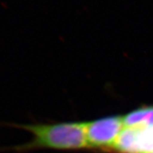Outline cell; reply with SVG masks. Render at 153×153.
<instances>
[{"instance_id":"cell-1","label":"cell","mask_w":153,"mask_h":153,"mask_svg":"<svg viewBox=\"0 0 153 153\" xmlns=\"http://www.w3.org/2000/svg\"><path fill=\"white\" fill-rule=\"evenodd\" d=\"M17 127L29 131L33 134V141L15 147L14 149L24 151L37 147L58 149H75L88 146L85 134V123H60L54 124H0V126Z\"/></svg>"},{"instance_id":"cell-2","label":"cell","mask_w":153,"mask_h":153,"mask_svg":"<svg viewBox=\"0 0 153 153\" xmlns=\"http://www.w3.org/2000/svg\"><path fill=\"white\" fill-rule=\"evenodd\" d=\"M124 128V119L119 116L107 117L85 123L88 146L114 148Z\"/></svg>"},{"instance_id":"cell-3","label":"cell","mask_w":153,"mask_h":153,"mask_svg":"<svg viewBox=\"0 0 153 153\" xmlns=\"http://www.w3.org/2000/svg\"><path fill=\"white\" fill-rule=\"evenodd\" d=\"M114 149L122 153H153V127L124 128Z\"/></svg>"},{"instance_id":"cell-4","label":"cell","mask_w":153,"mask_h":153,"mask_svg":"<svg viewBox=\"0 0 153 153\" xmlns=\"http://www.w3.org/2000/svg\"><path fill=\"white\" fill-rule=\"evenodd\" d=\"M124 128H148L153 127V107L140 108L123 117Z\"/></svg>"}]
</instances>
